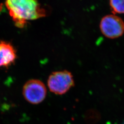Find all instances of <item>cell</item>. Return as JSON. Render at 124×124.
<instances>
[{
    "instance_id": "obj_1",
    "label": "cell",
    "mask_w": 124,
    "mask_h": 124,
    "mask_svg": "<svg viewBox=\"0 0 124 124\" xmlns=\"http://www.w3.org/2000/svg\"><path fill=\"white\" fill-rule=\"evenodd\" d=\"M15 25L20 28L25 26L28 20L46 16V11L36 0H9L5 2Z\"/></svg>"
},
{
    "instance_id": "obj_2",
    "label": "cell",
    "mask_w": 124,
    "mask_h": 124,
    "mask_svg": "<svg viewBox=\"0 0 124 124\" xmlns=\"http://www.w3.org/2000/svg\"><path fill=\"white\" fill-rule=\"evenodd\" d=\"M74 85L73 75L67 70L53 72L49 76L47 80L50 91L57 95L66 93Z\"/></svg>"
},
{
    "instance_id": "obj_3",
    "label": "cell",
    "mask_w": 124,
    "mask_h": 124,
    "mask_svg": "<svg viewBox=\"0 0 124 124\" xmlns=\"http://www.w3.org/2000/svg\"><path fill=\"white\" fill-rule=\"evenodd\" d=\"M100 29L105 36L110 39H115L124 34V22L117 15L108 14L102 18Z\"/></svg>"
},
{
    "instance_id": "obj_4",
    "label": "cell",
    "mask_w": 124,
    "mask_h": 124,
    "mask_svg": "<svg viewBox=\"0 0 124 124\" xmlns=\"http://www.w3.org/2000/svg\"><path fill=\"white\" fill-rule=\"evenodd\" d=\"M23 94L27 102L37 104L45 99L46 89L44 84L40 80H29L23 87Z\"/></svg>"
},
{
    "instance_id": "obj_5",
    "label": "cell",
    "mask_w": 124,
    "mask_h": 124,
    "mask_svg": "<svg viewBox=\"0 0 124 124\" xmlns=\"http://www.w3.org/2000/svg\"><path fill=\"white\" fill-rule=\"evenodd\" d=\"M16 52L13 46L8 42L0 41V67H8L15 62Z\"/></svg>"
},
{
    "instance_id": "obj_6",
    "label": "cell",
    "mask_w": 124,
    "mask_h": 124,
    "mask_svg": "<svg viewBox=\"0 0 124 124\" xmlns=\"http://www.w3.org/2000/svg\"><path fill=\"white\" fill-rule=\"evenodd\" d=\"M109 5L114 13H124V0H111Z\"/></svg>"
}]
</instances>
